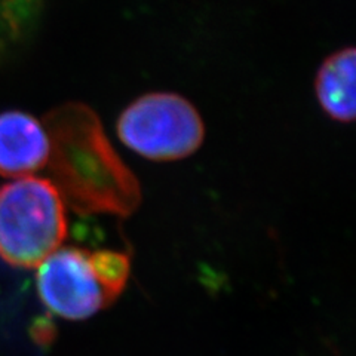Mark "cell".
<instances>
[{
	"label": "cell",
	"mask_w": 356,
	"mask_h": 356,
	"mask_svg": "<svg viewBox=\"0 0 356 356\" xmlns=\"http://www.w3.org/2000/svg\"><path fill=\"white\" fill-rule=\"evenodd\" d=\"M49 149L43 122L19 110L0 113V175L21 178L43 170Z\"/></svg>",
	"instance_id": "cell-5"
},
{
	"label": "cell",
	"mask_w": 356,
	"mask_h": 356,
	"mask_svg": "<svg viewBox=\"0 0 356 356\" xmlns=\"http://www.w3.org/2000/svg\"><path fill=\"white\" fill-rule=\"evenodd\" d=\"M95 275L102 284L108 306L124 293L131 275V259L127 252L115 250L89 251Z\"/></svg>",
	"instance_id": "cell-7"
},
{
	"label": "cell",
	"mask_w": 356,
	"mask_h": 356,
	"mask_svg": "<svg viewBox=\"0 0 356 356\" xmlns=\"http://www.w3.org/2000/svg\"><path fill=\"white\" fill-rule=\"evenodd\" d=\"M48 168L54 186L77 214L129 217L141 204L137 177L111 146L95 111L83 103L51 110Z\"/></svg>",
	"instance_id": "cell-1"
},
{
	"label": "cell",
	"mask_w": 356,
	"mask_h": 356,
	"mask_svg": "<svg viewBox=\"0 0 356 356\" xmlns=\"http://www.w3.org/2000/svg\"><path fill=\"white\" fill-rule=\"evenodd\" d=\"M356 52L341 48L321 64L315 79L316 98L325 113L341 124H350L356 115Z\"/></svg>",
	"instance_id": "cell-6"
},
{
	"label": "cell",
	"mask_w": 356,
	"mask_h": 356,
	"mask_svg": "<svg viewBox=\"0 0 356 356\" xmlns=\"http://www.w3.org/2000/svg\"><path fill=\"white\" fill-rule=\"evenodd\" d=\"M36 286L42 303L64 319L85 321L108 307L88 250L54 251L38 266Z\"/></svg>",
	"instance_id": "cell-4"
},
{
	"label": "cell",
	"mask_w": 356,
	"mask_h": 356,
	"mask_svg": "<svg viewBox=\"0 0 356 356\" xmlns=\"http://www.w3.org/2000/svg\"><path fill=\"white\" fill-rule=\"evenodd\" d=\"M40 0H0V30L17 33L35 14Z\"/></svg>",
	"instance_id": "cell-8"
},
{
	"label": "cell",
	"mask_w": 356,
	"mask_h": 356,
	"mask_svg": "<svg viewBox=\"0 0 356 356\" xmlns=\"http://www.w3.org/2000/svg\"><path fill=\"white\" fill-rule=\"evenodd\" d=\"M116 131L128 149L156 162L188 158L205 138L197 108L174 92H150L134 99L120 113Z\"/></svg>",
	"instance_id": "cell-3"
},
{
	"label": "cell",
	"mask_w": 356,
	"mask_h": 356,
	"mask_svg": "<svg viewBox=\"0 0 356 356\" xmlns=\"http://www.w3.org/2000/svg\"><path fill=\"white\" fill-rule=\"evenodd\" d=\"M67 236L65 204L51 180L21 177L0 186V259L31 269Z\"/></svg>",
	"instance_id": "cell-2"
}]
</instances>
